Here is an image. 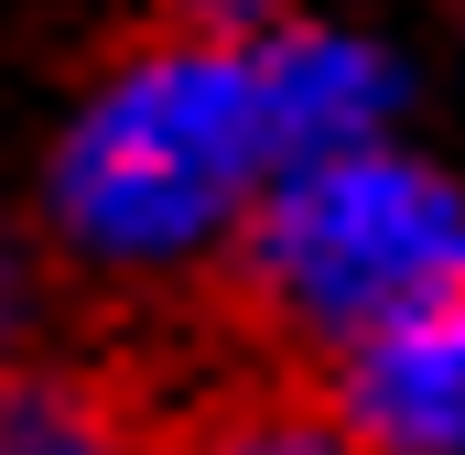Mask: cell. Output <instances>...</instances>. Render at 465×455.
<instances>
[{
  "mask_svg": "<svg viewBox=\"0 0 465 455\" xmlns=\"http://www.w3.org/2000/svg\"><path fill=\"white\" fill-rule=\"evenodd\" d=\"M465 293V185L401 152H314L195 260V315L228 358L325 379L368 337Z\"/></svg>",
  "mask_w": 465,
  "mask_h": 455,
  "instance_id": "6da1fadb",
  "label": "cell"
},
{
  "mask_svg": "<svg viewBox=\"0 0 465 455\" xmlns=\"http://www.w3.org/2000/svg\"><path fill=\"white\" fill-rule=\"evenodd\" d=\"M271 152V87L238 55H163L65 152V217L109 249L228 238L238 185Z\"/></svg>",
  "mask_w": 465,
  "mask_h": 455,
  "instance_id": "7a4b0ae2",
  "label": "cell"
},
{
  "mask_svg": "<svg viewBox=\"0 0 465 455\" xmlns=\"http://www.w3.org/2000/svg\"><path fill=\"white\" fill-rule=\"evenodd\" d=\"M325 390L390 455H465V293L390 326V337H368L357 358H336Z\"/></svg>",
  "mask_w": 465,
  "mask_h": 455,
  "instance_id": "3957f363",
  "label": "cell"
},
{
  "mask_svg": "<svg viewBox=\"0 0 465 455\" xmlns=\"http://www.w3.org/2000/svg\"><path fill=\"white\" fill-rule=\"evenodd\" d=\"M163 455H390L357 434L325 379L228 358V379H195L184 401H163Z\"/></svg>",
  "mask_w": 465,
  "mask_h": 455,
  "instance_id": "277c9868",
  "label": "cell"
},
{
  "mask_svg": "<svg viewBox=\"0 0 465 455\" xmlns=\"http://www.w3.org/2000/svg\"><path fill=\"white\" fill-rule=\"evenodd\" d=\"M0 455H163V401L130 369L0 358Z\"/></svg>",
  "mask_w": 465,
  "mask_h": 455,
  "instance_id": "5b68a950",
  "label": "cell"
}]
</instances>
